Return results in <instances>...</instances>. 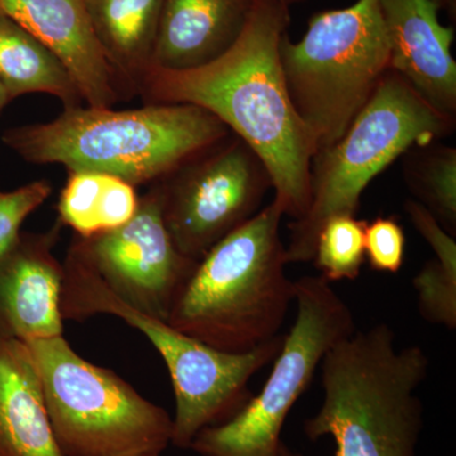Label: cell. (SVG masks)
<instances>
[{
    "instance_id": "6da1fadb",
    "label": "cell",
    "mask_w": 456,
    "mask_h": 456,
    "mask_svg": "<svg viewBox=\"0 0 456 456\" xmlns=\"http://www.w3.org/2000/svg\"><path fill=\"white\" fill-rule=\"evenodd\" d=\"M289 23L283 0H256L244 32L227 53L191 70L150 69L139 93L147 103L191 104L220 119L259 156L274 202L296 221L310 208L317 150L294 110L279 56Z\"/></svg>"
},
{
    "instance_id": "7a4b0ae2",
    "label": "cell",
    "mask_w": 456,
    "mask_h": 456,
    "mask_svg": "<svg viewBox=\"0 0 456 456\" xmlns=\"http://www.w3.org/2000/svg\"><path fill=\"white\" fill-rule=\"evenodd\" d=\"M230 134L202 108L147 103L122 110L65 108L53 121L9 128L2 140L27 163L108 174L136 187L161 182Z\"/></svg>"
},
{
    "instance_id": "3957f363",
    "label": "cell",
    "mask_w": 456,
    "mask_h": 456,
    "mask_svg": "<svg viewBox=\"0 0 456 456\" xmlns=\"http://www.w3.org/2000/svg\"><path fill=\"white\" fill-rule=\"evenodd\" d=\"M421 346H395L387 323L355 331L321 362L322 406L305 419L310 440L331 436L335 456H416L424 428L417 392L428 378Z\"/></svg>"
},
{
    "instance_id": "277c9868",
    "label": "cell",
    "mask_w": 456,
    "mask_h": 456,
    "mask_svg": "<svg viewBox=\"0 0 456 456\" xmlns=\"http://www.w3.org/2000/svg\"><path fill=\"white\" fill-rule=\"evenodd\" d=\"M284 213L273 200L213 246L174 302L167 322L226 353H246L281 335L294 303L281 237Z\"/></svg>"
},
{
    "instance_id": "5b68a950",
    "label": "cell",
    "mask_w": 456,
    "mask_h": 456,
    "mask_svg": "<svg viewBox=\"0 0 456 456\" xmlns=\"http://www.w3.org/2000/svg\"><path fill=\"white\" fill-rule=\"evenodd\" d=\"M454 122L391 69L341 139L314 155L310 208L289 224L288 264L314 260L318 232L326 221L355 216L375 176L411 147L428 146L450 134Z\"/></svg>"
},
{
    "instance_id": "8992f818",
    "label": "cell",
    "mask_w": 456,
    "mask_h": 456,
    "mask_svg": "<svg viewBox=\"0 0 456 456\" xmlns=\"http://www.w3.org/2000/svg\"><path fill=\"white\" fill-rule=\"evenodd\" d=\"M279 56L294 110L322 151L341 139L391 70L379 0L314 14L301 41L285 33Z\"/></svg>"
},
{
    "instance_id": "52a82bcc",
    "label": "cell",
    "mask_w": 456,
    "mask_h": 456,
    "mask_svg": "<svg viewBox=\"0 0 456 456\" xmlns=\"http://www.w3.org/2000/svg\"><path fill=\"white\" fill-rule=\"evenodd\" d=\"M64 456H160L173 417L110 369L82 358L64 335L25 341Z\"/></svg>"
},
{
    "instance_id": "ba28073f",
    "label": "cell",
    "mask_w": 456,
    "mask_h": 456,
    "mask_svg": "<svg viewBox=\"0 0 456 456\" xmlns=\"http://www.w3.org/2000/svg\"><path fill=\"white\" fill-rule=\"evenodd\" d=\"M297 316L259 395L232 419L198 432L200 456H303L281 439L285 419L310 387L327 351L356 331L346 302L322 275L294 281Z\"/></svg>"
},
{
    "instance_id": "9c48e42d",
    "label": "cell",
    "mask_w": 456,
    "mask_h": 456,
    "mask_svg": "<svg viewBox=\"0 0 456 456\" xmlns=\"http://www.w3.org/2000/svg\"><path fill=\"white\" fill-rule=\"evenodd\" d=\"M158 183L167 232L179 253L197 263L254 217L273 188L259 156L233 134Z\"/></svg>"
},
{
    "instance_id": "30bf717a",
    "label": "cell",
    "mask_w": 456,
    "mask_h": 456,
    "mask_svg": "<svg viewBox=\"0 0 456 456\" xmlns=\"http://www.w3.org/2000/svg\"><path fill=\"white\" fill-rule=\"evenodd\" d=\"M68 253L92 270L117 298L165 322L197 265L179 253L167 232L159 183L140 197L131 221L101 235L75 237Z\"/></svg>"
},
{
    "instance_id": "8fae6325",
    "label": "cell",
    "mask_w": 456,
    "mask_h": 456,
    "mask_svg": "<svg viewBox=\"0 0 456 456\" xmlns=\"http://www.w3.org/2000/svg\"><path fill=\"white\" fill-rule=\"evenodd\" d=\"M60 227L20 233L0 259V335L22 341L64 335V266L53 253Z\"/></svg>"
},
{
    "instance_id": "7c38bea8",
    "label": "cell",
    "mask_w": 456,
    "mask_h": 456,
    "mask_svg": "<svg viewBox=\"0 0 456 456\" xmlns=\"http://www.w3.org/2000/svg\"><path fill=\"white\" fill-rule=\"evenodd\" d=\"M444 0H379L391 69L437 112L455 119L454 27L441 25Z\"/></svg>"
},
{
    "instance_id": "4fadbf2b",
    "label": "cell",
    "mask_w": 456,
    "mask_h": 456,
    "mask_svg": "<svg viewBox=\"0 0 456 456\" xmlns=\"http://www.w3.org/2000/svg\"><path fill=\"white\" fill-rule=\"evenodd\" d=\"M0 13L55 53L86 106L112 108L117 103L122 88L99 47L86 0H0Z\"/></svg>"
},
{
    "instance_id": "5bb4252c",
    "label": "cell",
    "mask_w": 456,
    "mask_h": 456,
    "mask_svg": "<svg viewBox=\"0 0 456 456\" xmlns=\"http://www.w3.org/2000/svg\"><path fill=\"white\" fill-rule=\"evenodd\" d=\"M256 0H163L151 69L200 68L227 53Z\"/></svg>"
},
{
    "instance_id": "9a60e30c",
    "label": "cell",
    "mask_w": 456,
    "mask_h": 456,
    "mask_svg": "<svg viewBox=\"0 0 456 456\" xmlns=\"http://www.w3.org/2000/svg\"><path fill=\"white\" fill-rule=\"evenodd\" d=\"M0 456H64L25 341L0 335Z\"/></svg>"
},
{
    "instance_id": "2e32d148",
    "label": "cell",
    "mask_w": 456,
    "mask_h": 456,
    "mask_svg": "<svg viewBox=\"0 0 456 456\" xmlns=\"http://www.w3.org/2000/svg\"><path fill=\"white\" fill-rule=\"evenodd\" d=\"M90 25L122 90L140 92L154 56L163 0H86Z\"/></svg>"
},
{
    "instance_id": "e0dca14e",
    "label": "cell",
    "mask_w": 456,
    "mask_h": 456,
    "mask_svg": "<svg viewBox=\"0 0 456 456\" xmlns=\"http://www.w3.org/2000/svg\"><path fill=\"white\" fill-rule=\"evenodd\" d=\"M0 86L11 102L44 93L65 108L79 107L83 98L65 65L31 33L0 13Z\"/></svg>"
},
{
    "instance_id": "ac0fdd59",
    "label": "cell",
    "mask_w": 456,
    "mask_h": 456,
    "mask_svg": "<svg viewBox=\"0 0 456 456\" xmlns=\"http://www.w3.org/2000/svg\"><path fill=\"white\" fill-rule=\"evenodd\" d=\"M134 185L95 171H70L57 203L59 224L77 236L101 235L132 220L139 208Z\"/></svg>"
},
{
    "instance_id": "d6986e66",
    "label": "cell",
    "mask_w": 456,
    "mask_h": 456,
    "mask_svg": "<svg viewBox=\"0 0 456 456\" xmlns=\"http://www.w3.org/2000/svg\"><path fill=\"white\" fill-rule=\"evenodd\" d=\"M407 184L450 235L456 230V150L437 145L408 159Z\"/></svg>"
},
{
    "instance_id": "ffe728a7",
    "label": "cell",
    "mask_w": 456,
    "mask_h": 456,
    "mask_svg": "<svg viewBox=\"0 0 456 456\" xmlns=\"http://www.w3.org/2000/svg\"><path fill=\"white\" fill-rule=\"evenodd\" d=\"M367 224L355 216H336L321 227L312 261L327 281L359 277L365 263Z\"/></svg>"
},
{
    "instance_id": "44dd1931",
    "label": "cell",
    "mask_w": 456,
    "mask_h": 456,
    "mask_svg": "<svg viewBox=\"0 0 456 456\" xmlns=\"http://www.w3.org/2000/svg\"><path fill=\"white\" fill-rule=\"evenodd\" d=\"M419 316L431 325L456 329V257L435 256L413 279Z\"/></svg>"
},
{
    "instance_id": "7402d4cb",
    "label": "cell",
    "mask_w": 456,
    "mask_h": 456,
    "mask_svg": "<svg viewBox=\"0 0 456 456\" xmlns=\"http://www.w3.org/2000/svg\"><path fill=\"white\" fill-rule=\"evenodd\" d=\"M50 183L37 180L12 191H0V259L13 248L23 222L51 196Z\"/></svg>"
},
{
    "instance_id": "603a6c76",
    "label": "cell",
    "mask_w": 456,
    "mask_h": 456,
    "mask_svg": "<svg viewBox=\"0 0 456 456\" xmlns=\"http://www.w3.org/2000/svg\"><path fill=\"white\" fill-rule=\"evenodd\" d=\"M406 250L403 227L392 217H378L365 227V260L377 272L395 274L402 269Z\"/></svg>"
},
{
    "instance_id": "cb8c5ba5",
    "label": "cell",
    "mask_w": 456,
    "mask_h": 456,
    "mask_svg": "<svg viewBox=\"0 0 456 456\" xmlns=\"http://www.w3.org/2000/svg\"><path fill=\"white\" fill-rule=\"evenodd\" d=\"M9 102H11V99H9L7 92L0 86V113H2V110H4Z\"/></svg>"
},
{
    "instance_id": "d4e9b609",
    "label": "cell",
    "mask_w": 456,
    "mask_h": 456,
    "mask_svg": "<svg viewBox=\"0 0 456 456\" xmlns=\"http://www.w3.org/2000/svg\"><path fill=\"white\" fill-rule=\"evenodd\" d=\"M283 2L290 8V5L296 4V3L305 2V0H283Z\"/></svg>"
}]
</instances>
